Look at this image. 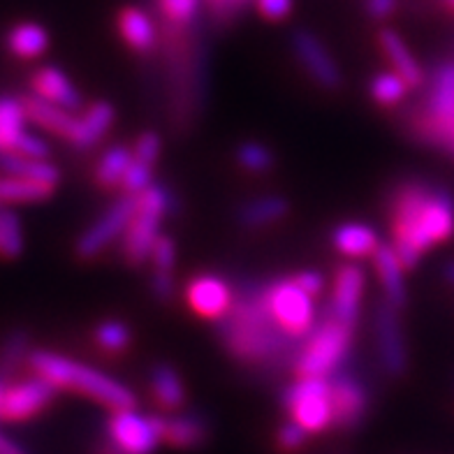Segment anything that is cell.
I'll use <instances>...</instances> for the list:
<instances>
[{"instance_id": "cell-1", "label": "cell", "mask_w": 454, "mask_h": 454, "mask_svg": "<svg viewBox=\"0 0 454 454\" xmlns=\"http://www.w3.org/2000/svg\"><path fill=\"white\" fill-rule=\"evenodd\" d=\"M392 246L406 270H415L431 246L454 234V198L442 185L406 181L389 200Z\"/></svg>"}, {"instance_id": "cell-2", "label": "cell", "mask_w": 454, "mask_h": 454, "mask_svg": "<svg viewBox=\"0 0 454 454\" xmlns=\"http://www.w3.org/2000/svg\"><path fill=\"white\" fill-rule=\"evenodd\" d=\"M221 336L232 357L244 364L281 362L294 343L293 336L276 325L264 301V290L257 286L234 294L232 309L221 320Z\"/></svg>"}, {"instance_id": "cell-3", "label": "cell", "mask_w": 454, "mask_h": 454, "mask_svg": "<svg viewBox=\"0 0 454 454\" xmlns=\"http://www.w3.org/2000/svg\"><path fill=\"white\" fill-rule=\"evenodd\" d=\"M26 364L33 373L47 378L59 392L66 389V392H74V395H84L109 408V411L135 408V403H137L128 385L107 376L105 371L79 364L66 355L51 353V350H30Z\"/></svg>"}, {"instance_id": "cell-4", "label": "cell", "mask_w": 454, "mask_h": 454, "mask_svg": "<svg viewBox=\"0 0 454 454\" xmlns=\"http://www.w3.org/2000/svg\"><path fill=\"white\" fill-rule=\"evenodd\" d=\"M355 327L339 323L327 313L311 334L304 339V346L294 357V373L299 378H327L346 362L353 348Z\"/></svg>"}, {"instance_id": "cell-5", "label": "cell", "mask_w": 454, "mask_h": 454, "mask_svg": "<svg viewBox=\"0 0 454 454\" xmlns=\"http://www.w3.org/2000/svg\"><path fill=\"white\" fill-rule=\"evenodd\" d=\"M174 209V195L168 185L151 184L137 195V207L132 214L123 239V257L130 267H139L149 260L151 248L160 237V225L165 215Z\"/></svg>"}, {"instance_id": "cell-6", "label": "cell", "mask_w": 454, "mask_h": 454, "mask_svg": "<svg viewBox=\"0 0 454 454\" xmlns=\"http://www.w3.org/2000/svg\"><path fill=\"white\" fill-rule=\"evenodd\" d=\"M281 406L287 418L304 427L311 436L334 429V408L327 378H299L281 395Z\"/></svg>"}, {"instance_id": "cell-7", "label": "cell", "mask_w": 454, "mask_h": 454, "mask_svg": "<svg viewBox=\"0 0 454 454\" xmlns=\"http://www.w3.org/2000/svg\"><path fill=\"white\" fill-rule=\"evenodd\" d=\"M262 290L271 317L287 336L299 340L311 334L316 327V297L301 290L294 278H278L262 286Z\"/></svg>"}, {"instance_id": "cell-8", "label": "cell", "mask_w": 454, "mask_h": 454, "mask_svg": "<svg viewBox=\"0 0 454 454\" xmlns=\"http://www.w3.org/2000/svg\"><path fill=\"white\" fill-rule=\"evenodd\" d=\"M418 130L434 144L454 142V60H445L434 72L429 96L418 116Z\"/></svg>"}, {"instance_id": "cell-9", "label": "cell", "mask_w": 454, "mask_h": 454, "mask_svg": "<svg viewBox=\"0 0 454 454\" xmlns=\"http://www.w3.org/2000/svg\"><path fill=\"white\" fill-rule=\"evenodd\" d=\"M105 438L123 454H156L162 442V415H144L137 408L109 411Z\"/></svg>"}, {"instance_id": "cell-10", "label": "cell", "mask_w": 454, "mask_h": 454, "mask_svg": "<svg viewBox=\"0 0 454 454\" xmlns=\"http://www.w3.org/2000/svg\"><path fill=\"white\" fill-rule=\"evenodd\" d=\"M135 207H137V195H130V192H123L119 200H114L107 209L102 211V215H98L96 221L79 234L74 244L79 260H96L114 241H119V237H123L130 225Z\"/></svg>"}, {"instance_id": "cell-11", "label": "cell", "mask_w": 454, "mask_h": 454, "mask_svg": "<svg viewBox=\"0 0 454 454\" xmlns=\"http://www.w3.org/2000/svg\"><path fill=\"white\" fill-rule=\"evenodd\" d=\"M373 336L380 366L389 378H401L408 369V346L399 320V309L383 299L373 311Z\"/></svg>"}, {"instance_id": "cell-12", "label": "cell", "mask_w": 454, "mask_h": 454, "mask_svg": "<svg viewBox=\"0 0 454 454\" xmlns=\"http://www.w3.org/2000/svg\"><path fill=\"white\" fill-rule=\"evenodd\" d=\"M59 389L47 378L33 373L30 378L7 385L0 422H30L54 403Z\"/></svg>"}, {"instance_id": "cell-13", "label": "cell", "mask_w": 454, "mask_h": 454, "mask_svg": "<svg viewBox=\"0 0 454 454\" xmlns=\"http://www.w3.org/2000/svg\"><path fill=\"white\" fill-rule=\"evenodd\" d=\"M332 408H334V429L357 431L369 412V392L357 376L348 371H334L329 376Z\"/></svg>"}, {"instance_id": "cell-14", "label": "cell", "mask_w": 454, "mask_h": 454, "mask_svg": "<svg viewBox=\"0 0 454 454\" xmlns=\"http://www.w3.org/2000/svg\"><path fill=\"white\" fill-rule=\"evenodd\" d=\"M21 102H24V109L26 114H28V121H33L35 126L51 132L56 137L66 139V142L70 144V146H74V149H90L84 126H82V116H74L70 109L59 107V105L44 100V98L35 96V93L24 96Z\"/></svg>"}, {"instance_id": "cell-15", "label": "cell", "mask_w": 454, "mask_h": 454, "mask_svg": "<svg viewBox=\"0 0 454 454\" xmlns=\"http://www.w3.org/2000/svg\"><path fill=\"white\" fill-rule=\"evenodd\" d=\"M293 54L304 72L316 82L320 89L336 90L343 84V74L336 66L334 56L329 54L323 40L313 35L311 30H294L293 33Z\"/></svg>"}, {"instance_id": "cell-16", "label": "cell", "mask_w": 454, "mask_h": 454, "mask_svg": "<svg viewBox=\"0 0 454 454\" xmlns=\"http://www.w3.org/2000/svg\"><path fill=\"white\" fill-rule=\"evenodd\" d=\"M185 304L207 320H223L234 304V290L221 276L200 274L185 283Z\"/></svg>"}, {"instance_id": "cell-17", "label": "cell", "mask_w": 454, "mask_h": 454, "mask_svg": "<svg viewBox=\"0 0 454 454\" xmlns=\"http://www.w3.org/2000/svg\"><path fill=\"white\" fill-rule=\"evenodd\" d=\"M364 271L357 264H343L334 274V287H332V299H329V316L336 317L339 323L348 327H357L359 309H362V297H364Z\"/></svg>"}, {"instance_id": "cell-18", "label": "cell", "mask_w": 454, "mask_h": 454, "mask_svg": "<svg viewBox=\"0 0 454 454\" xmlns=\"http://www.w3.org/2000/svg\"><path fill=\"white\" fill-rule=\"evenodd\" d=\"M160 137L158 132L146 130L142 132L132 146L130 165L126 169V176L121 181V191L130 192V195H139L153 184V168H156L158 158H160Z\"/></svg>"}, {"instance_id": "cell-19", "label": "cell", "mask_w": 454, "mask_h": 454, "mask_svg": "<svg viewBox=\"0 0 454 454\" xmlns=\"http://www.w3.org/2000/svg\"><path fill=\"white\" fill-rule=\"evenodd\" d=\"M209 419L200 412H169L162 415V442L176 450H198L209 441Z\"/></svg>"}, {"instance_id": "cell-20", "label": "cell", "mask_w": 454, "mask_h": 454, "mask_svg": "<svg viewBox=\"0 0 454 454\" xmlns=\"http://www.w3.org/2000/svg\"><path fill=\"white\" fill-rule=\"evenodd\" d=\"M373 267H376V274L378 278H380V286H383L385 299L401 311L408 301L406 278H403L406 267H403V262H401L399 255H396L395 246H378V251L373 253Z\"/></svg>"}, {"instance_id": "cell-21", "label": "cell", "mask_w": 454, "mask_h": 454, "mask_svg": "<svg viewBox=\"0 0 454 454\" xmlns=\"http://www.w3.org/2000/svg\"><path fill=\"white\" fill-rule=\"evenodd\" d=\"M116 24H119V33L123 37V43L132 51L146 56L158 47L156 21L142 7H123L119 19H116Z\"/></svg>"}, {"instance_id": "cell-22", "label": "cell", "mask_w": 454, "mask_h": 454, "mask_svg": "<svg viewBox=\"0 0 454 454\" xmlns=\"http://www.w3.org/2000/svg\"><path fill=\"white\" fill-rule=\"evenodd\" d=\"M30 89L35 96L54 102L63 109H70V112L82 107V93L77 90V86L72 84L66 72H60L59 67H40L30 77Z\"/></svg>"}, {"instance_id": "cell-23", "label": "cell", "mask_w": 454, "mask_h": 454, "mask_svg": "<svg viewBox=\"0 0 454 454\" xmlns=\"http://www.w3.org/2000/svg\"><path fill=\"white\" fill-rule=\"evenodd\" d=\"M378 44L383 49L385 59L389 60V66L395 67V72H399L401 77L406 79L411 89H418V86L425 84V70L418 63V59L411 54L408 44L403 43V37L392 28H383L378 33Z\"/></svg>"}, {"instance_id": "cell-24", "label": "cell", "mask_w": 454, "mask_h": 454, "mask_svg": "<svg viewBox=\"0 0 454 454\" xmlns=\"http://www.w3.org/2000/svg\"><path fill=\"white\" fill-rule=\"evenodd\" d=\"M383 244L378 232L373 227L364 225V223H340L339 227H334L332 232V246L340 255L353 257H373V253L378 251V246Z\"/></svg>"}, {"instance_id": "cell-25", "label": "cell", "mask_w": 454, "mask_h": 454, "mask_svg": "<svg viewBox=\"0 0 454 454\" xmlns=\"http://www.w3.org/2000/svg\"><path fill=\"white\" fill-rule=\"evenodd\" d=\"M149 392L165 412H176L185 406V385L179 371L169 364H156L149 373Z\"/></svg>"}, {"instance_id": "cell-26", "label": "cell", "mask_w": 454, "mask_h": 454, "mask_svg": "<svg viewBox=\"0 0 454 454\" xmlns=\"http://www.w3.org/2000/svg\"><path fill=\"white\" fill-rule=\"evenodd\" d=\"M0 169L3 174L19 176V179H28L33 184L47 185L54 191L60 181V169L47 158H28L19 156V153H3L0 156Z\"/></svg>"}, {"instance_id": "cell-27", "label": "cell", "mask_w": 454, "mask_h": 454, "mask_svg": "<svg viewBox=\"0 0 454 454\" xmlns=\"http://www.w3.org/2000/svg\"><path fill=\"white\" fill-rule=\"evenodd\" d=\"M290 211V204L281 195H262L251 202L241 204L237 211V223L244 230H262L267 225L283 221Z\"/></svg>"}, {"instance_id": "cell-28", "label": "cell", "mask_w": 454, "mask_h": 454, "mask_svg": "<svg viewBox=\"0 0 454 454\" xmlns=\"http://www.w3.org/2000/svg\"><path fill=\"white\" fill-rule=\"evenodd\" d=\"M49 47V33L47 28H43L40 24H33V21H24V24H17L10 35H7V49L12 51L17 59L30 60L43 56Z\"/></svg>"}, {"instance_id": "cell-29", "label": "cell", "mask_w": 454, "mask_h": 454, "mask_svg": "<svg viewBox=\"0 0 454 454\" xmlns=\"http://www.w3.org/2000/svg\"><path fill=\"white\" fill-rule=\"evenodd\" d=\"M26 121H28V114L21 98H0V151L3 153H10L14 149V144L26 132Z\"/></svg>"}, {"instance_id": "cell-30", "label": "cell", "mask_w": 454, "mask_h": 454, "mask_svg": "<svg viewBox=\"0 0 454 454\" xmlns=\"http://www.w3.org/2000/svg\"><path fill=\"white\" fill-rule=\"evenodd\" d=\"M132 149H128V146H109L100 156V160L96 165V172H93L96 184L100 188H105V191H116V188H121V181L126 176Z\"/></svg>"}, {"instance_id": "cell-31", "label": "cell", "mask_w": 454, "mask_h": 454, "mask_svg": "<svg viewBox=\"0 0 454 454\" xmlns=\"http://www.w3.org/2000/svg\"><path fill=\"white\" fill-rule=\"evenodd\" d=\"M51 188L40 184H33L28 179H19V176H10L3 174L0 176V204H37L49 200Z\"/></svg>"}, {"instance_id": "cell-32", "label": "cell", "mask_w": 454, "mask_h": 454, "mask_svg": "<svg viewBox=\"0 0 454 454\" xmlns=\"http://www.w3.org/2000/svg\"><path fill=\"white\" fill-rule=\"evenodd\" d=\"M93 343L109 357H119L130 348L132 329L123 320H102L93 327Z\"/></svg>"}, {"instance_id": "cell-33", "label": "cell", "mask_w": 454, "mask_h": 454, "mask_svg": "<svg viewBox=\"0 0 454 454\" xmlns=\"http://www.w3.org/2000/svg\"><path fill=\"white\" fill-rule=\"evenodd\" d=\"M408 89H411V84L395 70L378 72L376 77H371L369 82L371 98L380 107H395V105H399L406 98Z\"/></svg>"}, {"instance_id": "cell-34", "label": "cell", "mask_w": 454, "mask_h": 454, "mask_svg": "<svg viewBox=\"0 0 454 454\" xmlns=\"http://www.w3.org/2000/svg\"><path fill=\"white\" fill-rule=\"evenodd\" d=\"M30 355V336L24 329H14L5 336L0 346V376L7 378L10 373L28 362Z\"/></svg>"}, {"instance_id": "cell-35", "label": "cell", "mask_w": 454, "mask_h": 454, "mask_svg": "<svg viewBox=\"0 0 454 454\" xmlns=\"http://www.w3.org/2000/svg\"><path fill=\"white\" fill-rule=\"evenodd\" d=\"M234 160H237V165L248 174H267L271 172L276 165L274 151L260 142H241L239 146H237Z\"/></svg>"}, {"instance_id": "cell-36", "label": "cell", "mask_w": 454, "mask_h": 454, "mask_svg": "<svg viewBox=\"0 0 454 454\" xmlns=\"http://www.w3.org/2000/svg\"><path fill=\"white\" fill-rule=\"evenodd\" d=\"M24 227L14 211L0 209V257L17 260L24 253Z\"/></svg>"}, {"instance_id": "cell-37", "label": "cell", "mask_w": 454, "mask_h": 454, "mask_svg": "<svg viewBox=\"0 0 454 454\" xmlns=\"http://www.w3.org/2000/svg\"><path fill=\"white\" fill-rule=\"evenodd\" d=\"M114 107L109 102H93L82 114V126H84L86 139H89V146H96L105 135L109 132L114 123Z\"/></svg>"}, {"instance_id": "cell-38", "label": "cell", "mask_w": 454, "mask_h": 454, "mask_svg": "<svg viewBox=\"0 0 454 454\" xmlns=\"http://www.w3.org/2000/svg\"><path fill=\"white\" fill-rule=\"evenodd\" d=\"M200 3L202 0H158V7H160L165 24L191 28L192 21L198 19Z\"/></svg>"}, {"instance_id": "cell-39", "label": "cell", "mask_w": 454, "mask_h": 454, "mask_svg": "<svg viewBox=\"0 0 454 454\" xmlns=\"http://www.w3.org/2000/svg\"><path fill=\"white\" fill-rule=\"evenodd\" d=\"M309 438H311V434L304 427L297 425L294 419H287L276 429L274 448L278 454H299L309 445Z\"/></svg>"}, {"instance_id": "cell-40", "label": "cell", "mask_w": 454, "mask_h": 454, "mask_svg": "<svg viewBox=\"0 0 454 454\" xmlns=\"http://www.w3.org/2000/svg\"><path fill=\"white\" fill-rule=\"evenodd\" d=\"M149 260L153 264V271H174V267H176V244L169 234L160 232V237L151 248Z\"/></svg>"}, {"instance_id": "cell-41", "label": "cell", "mask_w": 454, "mask_h": 454, "mask_svg": "<svg viewBox=\"0 0 454 454\" xmlns=\"http://www.w3.org/2000/svg\"><path fill=\"white\" fill-rule=\"evenodd\" d=\"M10 153H19V156H28V158H49L51 149H49V144L44 142L43 137H37L33 132L26 130L19 142L14 144V149Z\"/></svg>"}, {"instance_id": "cell-42", "label": "cell", "mask_w": 454, "mask_h": 454, "mask_svg": "<svg viewBox=\"0 0 454 454\" xmlns=\"http://www.w3.org/2000/svg\"><path fill=\"white\" fill-rule=\"evenodd\" d=\"M149 286L158 301L169 304L174 299V290H176V286H174V271H153Z\"/></svg>"}, {"instance_id": "cell-43", "label": "cell", "mask_w": 454, "mask_h": 454, "mask_svg": "<svg viewBox=\"0 0 454 454\" xmlns=\"http://www.w3.org/2000/svg\"><path fill=\"white\" fill-rule=\"evenodd\" d=\"M293 3L294 0H255L257 12L270 21H283L293 12Z\"/></svg>"}, {"instance_id": "cell-44", "label": "cell", "mask_w": 454, "mask_h": 454, "mask_svg": "<svg viewBox=\"0 0 454 454\" xmlns=\"http://www.w3.org/2000/svg\"><path fill=\"white\" fill-rule=\"evenodd\" d=\"M294 283H297L301 290L311 294V297H320L325 290V276L316 270H306V271H299V274L293 276Z\"/></svg>"}, {"instance_id": "cell-45", "label": "cell", "mask_w": 454, "mask_h": 454, "mask_svg": "<svg viewBox=\"0 0 454 454\" xmlns=\"http://www.w3.org/2000/svg\"><path fill=\"white\" fill-rule=\"evenodd\" d=\"M396 5H399V0H364L366 14L376 21L392 17L396 12Z\"/></svg>"}, {"instance_id": "cell-46", "label": "cell", "mask_w": 454, "mask_h": 454, "mask_svg": "<svg viewBox=\"0 0 454 454\" xmlns=\"http://www.w3.org/2000/svg\"><path fill=\"white\" fill-rule=\"evenodd\" d=\"M0 454H26V450L17 441L0 431Z\"/></svg>"}, {"instance_id": "cell-47", "label": "cell", "mask_w": 454, "mask_h": 454, "mask_svg": "<svg viewBox=\"0 0 454 454\" xmlns=\"http://www.w3.org/2000/svg\"><path fill=\"white\" fill-rule=\"evenodd\" d=\"M93 454H123V452H121V450L116 448L109 438H102L96 448H93Z\"/></svg>"}, {"instance_id": "cell-48", "label": "cell", "mask_w": 454, "mask_h": 454, "mask_svg": "<svg viewBox=\"0 0 454 454\" xmlns=\"http://www.w3.org/2000/svg\"><path fill=\"white\" fill-rule=\"evenodd\" d=\"M442 278H445L450 286H454V260H450V262L442 264Z\"/></svg>"}, {"instance_id": "cell-49", "label": "cell", "mask_w": 454, "mask_h": 454, "mask_svg": "<svg viewBox=\"0 0 454 454\" xmlns=\"http://www.w3.org/2000/svg\"><path fill=\"white\" fill-rule=\"evenodd\" d=\"M5 389H7L5 378L0 376V411H3V399H5Z\"/></svg>"}, {"instance_id": "cell-50", "label": "cell", "mask_w": 454, "mask_h": 454, "mask_svg": "<svg viewBox=\"0 0 454 454\" xmlns=\"http://www.w3.org/2000/svg\"><path fill=\"white\" fill-rule=\"evenodd\" d=\"M441 3H442V5H445V7H448L450 12H454V0H441Z\"/></svg>"}, {"instance_id": "cell-51", "label": "cell", "mask_w": 454, "mask_h": 454, "mask_svg": "<svg viewBox=\"0 0 454 454\" xmlns=\"http://www.w3.org/2000/svg\"><path fill=\"white\" fill-rule=\"evenodd\" d=\"M244 3H248V0H244Z\"/></svg>"}]
</instances>
